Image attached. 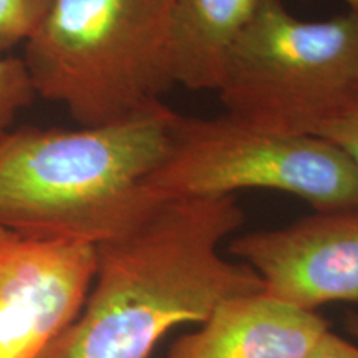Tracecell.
I'll use <instances>...</instances> for the list:
<instances>
[{"label": "cell", "mask_w": 358, "mask_h": 358, "mask_svg": "<svg viewBox=\"0 0 358 358\" xmlns=\"http://www.w3.org/2000/svg\"><path fill=\"white\" fill-rule=\"evenodd\" d=\"M243 222L236 196L161 199L96 244L82 312L40 358H148L176 325L203 324L224 299L261 292V277L219 250Z\"/></svg>", "instance_id": "cell-1"}, {"label": "cell", "mask_w": 358, "mask_h": 358, "mask_svg": "<svg viewBox=\"0 0 358 358\" xmlns=\"http://www.w3.org/2000/svg\"><path fill=\"white\" fill-rule=\"evenodd\" d=\"M176 116L158 101L96 127L8 129L0 136V227L95 245L120 234L161 201L150 178Z\"/></svg>", "instance_id": "cell-2"}, {"label": "cell", "mask_w": 358, "mask_h": 358, "mask_svg": "<svg viewBox=\"0 0 358 358\" xmlns=\"http://www.w3.org/2000/svg\"><path fill=\"white\" fill-rule=\"evenodd\" d=\"M174 0H50L24 58L37 96L78 127L136 113L173 87Z\"/></svg>", "instance_id": "cell-3"}, {"label": "cell", "mask_w": 358, "mask_h": 358, "mask_svg": "<svg viewBox=\"0 0 358 358\" xmlns=\"http://www.w3.org/2000/svg\"><path fill=\"white\" fill-rule=\"evenodd\" d=\"M219 93L226 115L277 134L313 128L358 98V13L302 20L264 0L232 45Z\"/></svg>", "instance_id": "cell-4"}, {"label": "cell", "mask_w": 358, "mask_h": 358, "mask_svg": "<svg viewBox=\"0 0 358 358\" xmlns=\"http://www.w3.org/2000/svg\"><path fill=\"white\" fill-rule=\"evenodd\" d=\"M159 199L274 189L315 213L358 211V169L340 148L313 134H277L229 115L176 116L163 163L150 178Z\"/></svg>", "instance_id": "cell-5"}, {"label": "cell", "mask_w": 358, "mask_h": 358, "mask_svg": "<svg viewBox=\"0 0 358 358\" xmlns=\"http://www.w3.org/2000/svg\"><path fill=\"white\" fill-rule=\"evenodd\" d=\"M96 245L0 227V358H40L82 312Z\"/></svg>", "instance_id": "cell-6"}, {"label": "cell", "mask_w": 358, "mask_h": 358, "mask_svg": "<svg viewBox=\"0 0 358 358\" xmlns=\"http://www.w3.org/2000/svg\"><path fill=\"white\" fill-rule=\"evenodd\" d=\"M229 250L280 301L307 310L358 303V211L315 213L280 229L249 232Z\"/></svg>", "instance_id": "cell-7"}, {"label": "cell", "mask_w": 358, "mask_h": 358, "mask_svg": "<svg viewBox=\"0 0 358 358\" xmlns=\"http://www.w3.org/2000/svg\"><path fill=\"white\" fill-rule=\"evenodd\" d=\"M329 322L266 290L219 302L198 332L179 337L166 358H306Z\"/></svg>", "instance_id": "cell-8"}, {"label": "cell", "mask_w": 358, "mask_h": 358, "mask_svg": "<svg viewBox=\"0 0 358 358\" xmlns=\"http://www.w3.org/2000/svg\"><path fill=\"white\" fill-rule=\"evenodd\" d=\"M264 0H174L171 70L174 85L214 90L232 45Z\"/></svg>", "instance_id": "cell-9"}, {"label": "cell", "mask_w": 358, "mask_h": 358, "mask_svg": "<svg viewBox=\"0 0 358 358\" xmlns=\"http://www.w3.org/2000/svg\"><path fill=\"white\" fill-rule=\"evenodd\" d=\"M37 96L32 77L22 58L0 53V136L12 129L17 115Z\"/></svg>", "instance_id": "cell-10"}, {"label": "cell", "mask_w": 358, "mask_h": 358, "mask_svg": "<svg viewBox=\"0 0 358 358\" xmlns=\"http://www.w3.org/2000/svg\"><path fill=\"white\" fill-rule=\"evenodd\" d=\"M48 6L50 0H0V53L32 37Z\"/></svg>", "instance_id": "cell-11"}, {"label": "cell", "mask_w": 358, "mask_h": 358, "mask_svg": "<svg viewBox=\"0 0 358 358\" xmlns=\"http://www.w3.org/2000/svg\"><path fill=\"white\" fill-rule=\"evenodd\" d=\"M312 134L340 148L358 169V98L317 124Z\"/></svg>", "instance_id": "cell-12"}, {"label": "cell", "mask_w": 358, "mask_h": 358, "mask_svg": "<svg viewBox=\"0 0 358 358\" xmlns=\"http://www.w3.org/2000/svg\"><path fill=\"white\" fill-rule=\"evenodd\" d=\"M306 358H358V347L330 332V329L317 340Z\"/></svg>", "instance_id": "cell-13"}, {"label": "cell", "mask_w": 358, "mask_h": 358, "mask_svg": "<svg viewBox=\"0 0 358 358\" xmlns=\"http://www.w3.org/2000/svg\"><path fill=\"white\" fill-rule=\"evenodd\" d=\"M343 324H345V329L348 330V334L353 335V337L358 340V312L348 310L345 313V320H343Z\"/></svg>", "instance_id": "cell-14"}, {"label": "cell", "mask_w": 358, "mask_h": 358, "mask_svg": "<svg viewBox=\"0 0 358 358\" xmlns=\"http://www.w3.org/2000/svg\"><path fill=\"white\" fill-rule=\"evenodd\" d=\"M345 3L348 7H350L352 12L358 13V0H345Z\"/></svg>", "instance_id": "cell-15"}]
</instances>
